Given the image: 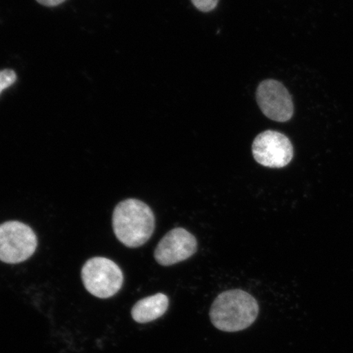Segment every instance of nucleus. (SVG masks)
I'll return each instance as SVG.
<instances>
[{
	"label": "nucleus",
	"mask_w": 353,
	"mask_h": 353,
	"mask_svg": "<svg viewBox=\"0 0 353 353\" xmlns=\"http://www.w3.org/2000/svg\"><path fill=\"white\" fill-rule=\"evenodd\" d=\"M112 226L114 235L123 245L138 248L152 237L156 219L145 203L137 199H127L114 208Z\"/></svg>",
	"instance_id": "nucleus-1"
},
{
	"label": "nucleus",
	"mask_w": 353,
	"mask_h": 353,
	"mask_svg": "<svg viewBox=\"0 0 353 353\" xmlns=\"http://www.w3.org/2000/svg\"><path fill=\"white\" fill-rule=\"evenodd\" d=\"M259 312V303L252 295L244 290H231L215 299L210 315L216 328L224 332H237L252 325Z\"/></svg>",
	"instance_id": "nucleus-2"
},
{
	"label": "nucleus",
	"mask_w": 353,
	"mask_h": 353,
	"mask_svg": "<svg viewBox=\"0 0 353 353\" xmlns=\"http://www.w3.org/2000/svg\"><path fill=\"white\" fill-rule=\"evenodd\" d=\"M83 285L91 294L99 299L114 296L121 289L123 274L118 265L107 258H92L81 271Z\"/></svg>",
	"instance_id": "nucleus-3"
},
{
	"label": "nucleus",
	"mask_w": 353,
	"mask_h": 353,
	"mask_svg": "<svg viewBox=\"0 0 353 353\" xmlns=\"http://www.w3.org/2000/svg\"><path fill=\"white\" fill-rule=\"evenodd\" d=\"M37 245V236L28 225L17 221L0 224V261L24 262L32 257Z\"/></svg>",
	"instance_id": "nucleus-4"
},
{
	"label": "nucleus",
	"mask_w": 353,
	"mask_h": 353,
	"mask_svg": "<svg viewBox=\"0 0 353 353\" xmlns=\"http://www.w3.org/2000/svg\"><path fill=\"white\" fill-rule=\"evenodd\" d=\"M254 160L265 167L281 169L288 165L294 157V148L288 137L281 132L267 130L254 140Z\"/></svg>",
	"instance_id": "nucleus-5"
},
{
	"label": "nucleus",
	"mask_w": 353,
	"mask_h": 353,
	"mask_svg": "<svg viewBox=\"0 0 353 353\" xmlns=\"http://www.w3.org/2000/svg\"><path fill=\"white\" fill-rule=\"evenodd\" d=\"M259 107L264 116L276 122H287L294 114V103L286 88L275 79H267L256 92Z\"/></svg>",
	"instance_id": "nucleus-6"
},
{
	"label": "nucleus",
	"mask_w": 353,
	"mask_h": 353,
	"mask_svg": "<svg viewBox=\"0 0 353 353\" xmlns=\"http://www.w3.org/2000/svg\"><path fill=\"white\" fill-rule=\"evenodd\" d=\"M196 237L186 229H172L162 238L154 250V257L162 266H172L191 258L196 252Z\"/></svg>",
	"instance_id": "nucleus-7"
},
{
	"label": "nucleus",
	"mask_w": 353,
	"mask_h": 353,
	"mask_svg": "<svg viewBox=\"0 0 353 353\" xmlns=\"http://www.w3.org/2000/svg\"><path fill=\"white\" fill-rule=\"evenodd\" d=\"M169 303V298L161 293L141 299L132 309V319L144 324L160 319L166 312Z\"/></svg>",
	"instance_id": "nucleus-8"
},
{
	"label": "nucleus",
	"mask_w": 353,
	"mask_h": 353,
	"mask_svg": "<svg viewBox=\"0 0 353 353\" xmlns=\"http://www.w3.org/2000/svg\"><path fill=\"white\" fill-rule=\"evenodd\" d=\"M16 73L12 70H3L0 72V94L1 92L6 90L7 88L10 87L16 81Z\"/></svg>",
	"instance_id": "nucleus-9"
},
{
	"label": "nucleus",
	"mask_w": 353,
	"mask_h": 353,
	"mask_svg": "<svg viewBox=\"0 0 353 353\" xmlns=\"http://www.w3.org/2000/svg\"><path fill=\"white\" fill-rule=\"evenodd\" d=\"M192 2L198 10L209 12L217 7L219 0H192Z\"/></svg>",
	"instance_id": "nucleus-10"
},
{
	"label": "nucleus",
	"mask_w": 353,
	"mask_h": 353,
	"mask_svg": "<svg viewBox=\"0 0 353 353\" xmlns=\"http://www.w3.org/2000/svg\"><path fill=\"white\" fill-rule=\"evenodd\" d=\"M37 1L44 6L54 7L59 6V4L65 2V0H37Z\"/></svg>",
	"instance_id": "nucleus-11"
}]
</instances>
